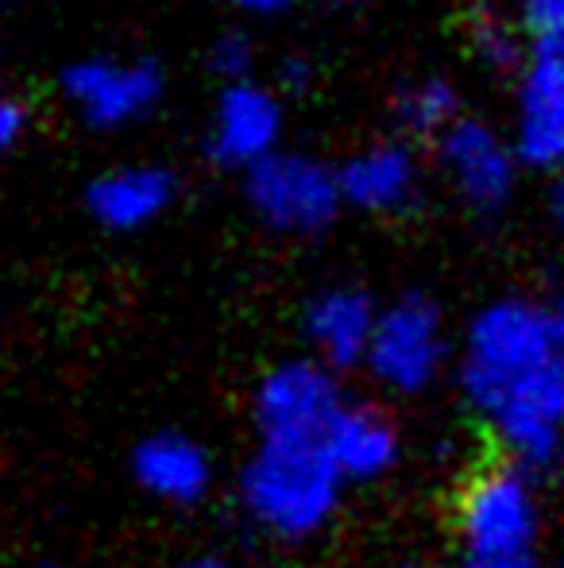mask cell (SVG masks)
Masks as SVG:
<instances>
[{"label": "cell", "instance_id": "obj_1", "mask_svg": "<svg viewBox=\"0 0 564 568\" xmlns=\"http://www.w3.org/2000/svg\"><path fill=\"white\" fill-rule=\"evenodd\" d=\"M457 383L506 460H564V333L553 294H503L457 337Z\"/></svg>", "mask_w": 564, "mask_h": 568}, {"label": "cell", "instance_id": "obj_2", "mask_svg": "<svg viewBox=\"0 0 564 568\" xmlns=\"http://www.w3.org/2000/svg\"><path fill=\"white\" fill-rule=\"evenodd\" d=\"M345 487L321 442H256L240 468V507L259 534L301 546L329 530Z\"/></svg>", "mask_w": 564, "mask_h": 568}, {"label": "cell", "instance_id": "obj_3", "mask_svg": "<svg viewBox=\"0 0 564 568\" xmlns=\"http://www.w3.org/2000/svg\"><path fill=\"white\" fill-rule=\"evenodd\" d=\"M545 503L537 471L514 460L480 468L457 495V541L468 557H537Z\"/></svg>", "mask_w": 564, "mask_h": 568}, {"label": "cell", "instance_id": "obj_4", "mask_svg": "<svg viewBox=\"0 0 564 568\" xmlns=\"http://www.w3.org/2000/svg\"><path fill=\"white\" fill-rule=\"evenodd\" d=\"M452 364H457V337H452L437 298L410 291L379 310V325L368 359H363V372L383 390L422 395Z\"/></svg>", "mask_w": 564, "mask_h": 568}, {"label": "cell", "instance_id": "obj_5", "mask_svg": "<svg viewBox=\"0 0 564 568\" xmlns=\"http://www.w3.org/2000/svg\"><path fill=\"white\" fill-rule=\"evenodd\" d=\"M244 202L259 225L279 236H321L345 210L337 166L290 148L244 174Z\"/></svg>", "mask_w": 564, "mask_h": 568}, {"label": "cell", "instance_id": "obj_6", "mask_svg": "<svg viewBox=\"0 0 564 568\" xmlns=\"http://www.w3.org/2000/svg\"><path fill=\"white\" fill-rule=\"evenodd\" d=\"M433 163L449 194L472 217H499L514 202L522 171H526L511 140V128H499L472 113L460 116L433 143Z\"/></svg>", "mask_w": 564, "mask_h": 568}, {"label": "cell", "instance_id": "obj_7", "mask_svg": "<svg viewBox=\"0 0 564 568\" xmlns=\"http://www.w3.org/2000/svg\"><path fill=\"white\" fill-rule=\"evenodd\" d=\"M62 101L93 132H124L143 124L166 98V74L151 59L93 54L62 74Z\"/></svg>", "mask_w": 564, "mask_h": 568}, {"label": "cell", "instance_id": "obj_8", "mask_svg": "<svg viewBox=\"0 0 564 568\" xmlns=\"http://www.w3.org/2000/svg\"><path fill=\"white\" fill-rule=\"evenodd\" d=\"M345 390L332 367L314 356L275 364L252 398V422L259 442H321L345 406Z\"/></svg>", "mask_w": 564, "mask_h": 568}, {"label": "cell", "instance_id": "obj_9", "mask_svg": "<svg viewBox=\"0 0 564 568\" xmlns=\"http://www.w3.org/2000/svg\"><path fill=\"white\" fill-rule=\"evenodd\" d=\"M511 140L526 171H564V36L534 39L514 74Z\"/></svg>", "mask_w": 564, "mask_h": 568}, {"label": "cell", "instance_id": "obj_10", "mask_svg": "<svg viewBox=\"0 0 564 568\" xmlns=\"http://www.w3.org/2000/svg\"><path fill=\"white\" fill-rule=\"evenodd\" d=\"M286 113L275 85L256 78L221 85L209 116V155L217 166L248 174L275 151H283Z\"/></svg>", "mask_w": 564, "mask_h": 568}, {"label": "cell", "instance_id": "obj_11", "mask_svg": "<svg viewBox=\"0 0 564 568\" xmlns=\"http://www.w3.org/2000/svg\"><path fill=\"white\" fill-rule=\"evenodd\" d=\"M345 205L368 217H399L422 202L425 166L414 143L391 135V140L363 143L360 151L337 166Z\"/></svg>", "mask_w": 564, "mask_h": 568}, {"label": "cell", "instance_id": "obj_12", "mask_svg": "<svg viewBox=\"0 0 564 568\" xmlns=\"http://www.w3.org/2000/svg\"><path fill=\"white\" fill-rule=\"evenodd\" d=\"M379 325V306L360 286H325L301 317L309 356L321 359L332 372L363 367Z\"/></svg>", "mask_w": 564, "mask_h": 568}, {"label": "cell", "instance_id": "obj_13", "mask_svg": "<svg viewBox=\"0 0 564 568\" xmlns=\"http://www.w3.org/2000/svg\"><path fill=\"white\" fill-rule=\"evenodd\" d=\"M178 197V179L158 163H124L98 174L85 190V210L105 232H132L151 229L171 213Z\"/></svg>", "mask_w": 564, "mask_h": 568}, {"label": "cell", "instance_id": "obj_14", "mask_svg": "<svg viewBox=\"0 0 564 568\" xmlns=\"http://www.w3.org/2000/svg\"><path fill=\"white\" fill-rule=\"evenodd\" d=\"M132 476L151 499L166 507H194L213 487V456L186 434H151L132 453Z\"/></svg>", "mask_w": 564, "mask_h": 568}, {"label": "cell", "instance_id": "obj_15", "mask_svg": "<svg viewBox=\"0 0 564 568\" xmlns=\"http://www.w3.org/2000/svg\"><path fill=\"white\" fill-rule=\"evenodd\" d=\"M321 445L348 484H376V479H383L402 456L399 426H394L379 406H368V403L340 406L332 426L325 429Z\"/></svg>", "mask_w": 564, "mask_h": 568}, {"label": "cell", "instance_id": "obj_16", "mask_svg": "<svg viewBox=\"0 0 564 568\" xmlns=\"http://www.w3.org/2000/svg\"><path fill=\"white\" fill-rule=\"evenodd\" d=\"M460 116H464L460 90H457V82L444 74H418L394 90L391 120L402 140H410V143L414 140L437 143Z\"/></svg>", "mask_w": 564, "mask_h": 568}, {"label": "cell", "instance_id": "obj_17", "mask_svg": "<svg viewBox=\"0 0 564 568\" xmlns=\"http://www.w3.org/2000/svg\"><path fill=\"white\" fill-rule=\"evenodd\" d=\"M464 39H468L472 59L480 62L488 74H499V78L519 74V67L530 54V43H534V36L522 28L519 16L499 4H475L464 23Z\"/></svg>", "mask_w": 564, "mask_h": 568}, {"label": "cell", "instance_id": "obj_18", "mask_svg": "<svg viewBox=\"0 0 564 568\" xmlns=\"http://www.w3.org/2000/svg\"><path fill=\"white\" fill-rule=\"evenodd\" d=\"M209 70L221 78V85L248 82L256 70V43L244 31H221L209 47Z\"/></svg>", "mask_w": 564, "mask_h": 568}, {"label": "cell", "instance_id": "obj_19", "mask_svg": "<svg viewBox=\"0 0 564 568\" xmlns=\"http://www.w3.org/2000/svg\"><path fill=\"white\" fill-rule=\"evenodd\" d=\"M514 16L534 39L564 36V0H514Z\"/></svg>", "mask_w": 564, "mask_h": 568}, {"label": "cell", "instance_id": "obj_20", "mask_svg": "<svg viewBox=\"0 0 564 568\" xmlns=\"http://www.w3.org/2000/svg\"><path fill=\"white\" fill-rule=\"evenodd\" d=\"M31 132V109L16 93H0V155L16 151Z\"/></svg>", "mask_w": 564, "mask_h": 568}, {"label": "cell", "instance_id": "obj_21", "mask_svg": "<svg viewBox=\"0 0 564 568\" xmlns=\"http://www.w3.org/2000/svg\"><path fill=\"white\" fill-rule=\"evenodd\" d=\"M542 210H545V225H550L564 240V171L550 174V186H545Z\"/></svg>", "mask_w": 564, "mask_h": 568}, {"label": "cell", "instance_id": "obj_22", "mask_svg": "<svg viewBox=\"0 0 564 568\" xmlns=\"http://www.w3.org/2000/svg\"><path fill=\"white\" fill-rule=\"evenodd\" d=\"M309 85H314V67H309L306 59H286L283 67H279V85L275 90H283V93H306Z\"/></svg>", "mask_w": 564, "mask_h": 568}, {"label": "cell", "instance_id": "obj_23", "mask_svg": "<svg viewBox=\"0 0 564 568\" xmlns=\"http://www.w3.org/2000/svg\"><path fill=\"white\" fill-rule=\"evenodd\" d=\"M449 568H542V557H468V554H460Z\"/></svg>", "mask_w": 564, "mask_h": 568}, {"label": "cell", "instance_id": "obj_24", "mask_svg": "<svg viewBox=\"0 0 564 568\" xmlns=\"http://www.w3.org/2000/svg\"><path fill=\"white\" fill-rule=\"evenodd\" d=\"M225 4L240 8V12H248V16H279L294 0H225Z\"/></svg>", "mask_w": 564, "mask_h": 568}, {"label": "cell", "instance_id": "obj_25", "mask_svg": "<svg viewBox=\"0 0 564 568\" xmlns=\"http://www.w3.org/2000/svg\"><path fill=\"white\" fill-rule=\"evenodd\" d=\"M178 568H236V565L225 561V557H217V554H202V557H189V561H182Z\"/></svg>", "mask_w": 564, "mask_h": 568}, {"label": "cell", "instance_id": "obj_26", "mask_svg": "<svg viewBox=\"0 0 564 568\" xmlns=\"http://www.w3.org/2000/svg\"><path fill=\"white\" fill-rule=\"evenodd\" d=\"M561 568H564V557H561Z\"/></svg>", "mask_w": 564, "mask_h": 568}, {"label": "cell", "instance_id": "obj_27", "mask_svg": "<svg viewBox=\"0 0 564 568\" xmlns=\"http://www.w3.org/2000/svg\"><path fill=\"white\" fill-rule=\"evenodd\" d=\"M0 4H4V0H0Z\"/></svg>", "mask_w": 564, "mask_h": 568}]
</instances>
